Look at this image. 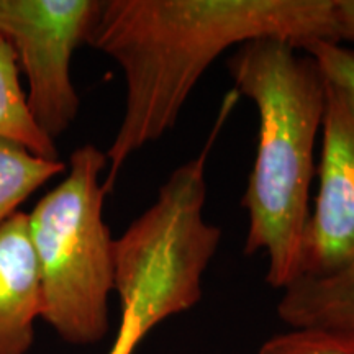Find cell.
<instances>
[{
  "mask_svg": "<svg viewBox=\"0 0 354 354\" xmlns=\"http://www.w3.org/2000/svg\"><path fill=\"white\" fill-rule=\"evenodd\" d=\"M353 338H354V335H353Z\"/></svg>",
  "mask_w": 354,
  "mask_h": 354,
  "instance_id": "cell-14",
  "label": "cell"
},
{
  "mask_svg": "<svg viewBox=\"0 0 354 354\" xmlns=\"http://www.w3.org/2000/svg\"><path fill=\"white\" fill-rule=\"evenodd\" d=\"M100 8L102 0H0V35L28 81L26 105L55 143L79 113L71 59L88 43Z\"/></svg>",
  "mask_w": 354,
  "mask_h": 354,
  "instance_id": "cell-4",
  "label": "cell"
},
{
  "mask_svg": "<svg viewBox=\"0 0 354 354\" xmlns=\"http://www.w3.org/2000/svg\"><path fill=\"white\" fill-rule=\"evenodd\" d=\"M227 66L234 91L259 117L258 151L241 198L250 216L245 254L264 251L266 281L284 290L300 274L326 77L312 56L272 38L240 44Z\"/></svg>",
  "mask_w": 354,
  "mask_h": 354,
  "instance_id": "cell-2",
  "label": "cell"
},
{
  "mask_svg": "<svg viewBox=\"0 0 354 354\" xmlns=\"http://www.w3.org/2000/svg\"><path fill=\"white\" fill-rule=\"evenodd\" d=\"M279 317L292 328L354 335V263L333 276L297 279L284 289Z\"/></svg>",
  "mask_w": 354,
  "mask_h": 354,
  "instance_id": "cell-7",
  "label": "cell"
},
{
  "mask_svg": "<svg viewBox=\"0 0 354 354\" xmlns=\"http://www.w3.org/2000/svg\"><path fill=\"white\" fill-rule=\"evenodd\" d=\"M317 61L323 76L354 94V51L339 43L317 41L304 48Z\"/></svg>",
  "mask_w": 354,
  "mask_h": 354,
  "instance_id": "cell-11",
  "label": "cell"
},
{
  "mask_svg": "<svg viewBox=\"0 0 354 354\" xmlns=\"http://www.w3.org/2000/svg\"><path fill=\"white\" fill-rule=\"evenodd\" d=\"M263 38L297 50L339 43L335 0H102L87 44L118 63L127 82L125 113L105 153V190L133 154L176 127L215 59Z\"/></svg>",
  "mask_w": 354,
  "mask_h": 354,
  "instance_id": "cell-1",
  "label": "cell"
},
{
  "mask_svg": "<svg viewBox=\"0 0 354 354\" xmlns=\"http://www.w3.org/2000/svg\"><path fill=\"white\" fill-rule=\"evenodd\" d=\"M338 41H354V0H335Z\"/></svg>",
  "mask_w": 354,
  "mask_h": 354,
  "instance_id": "cell-13",
  "label": "cell"
},
{
  "mask_svg": "<svg viewBox=\"0 0 354 354\" xmlns=\"http://www.w3.org/2000/svg\"><path fill=\"white\" fill-rule=\"evenodd\" d=\"M317 171L320 185L299 279L333 276L354 263V94L328 79Z\"/></svg>",
  "mask_w": 354,
  "mask_h": 354,
  "instance_id": "cell-5",
  "label": "cell"
},
{
  "mask_svg": "<svg viewBox=\"0 0 354 354\" xmlns=\"http://www.w3.org/2000/svg\"><path fill=\"white\" fill-rule=\"evenodd\" d=\"M68 169L61 159L39 158L13 141L0 140V223L33 192Z\"/></svg>",
  "mask_w": 354,
  "mask_h": 354,
  "instance_id": "cell-9",
  "label": "cell"
},
{
  "mask_svg": "<svg viewBox=\"0 0 354 354\" xmlns=\"http://www.w3.org/2000/svg\"><path fill=\"white\" fill-rule=\"evenodd\" d=\"M146 335L148 333H145V330L138 323L128 317H122L120 328H118L117 338H115L109 354H133Z\"/></svg>",
  "mask_w": 354,
  "mask_h": 354,
  "instance_id": "cell-12",
  "label": "cell"
},
{
  "mask_svg": "<svg viewBox=\"0 0 354 354\" xmlns=\"http://www.w3.org/2000/svg\"><path fill=\"white\" fill-rule=\"evenodd\" d=\"M0 140L13 141L39 158L59 159L57 146L35 123L20 84V68L10 43L0 35Z\"/></svg>",
  "mask_w": 354,
  "mask_h": 354,
  "instance_id": "cell-8",
  "label": "cell"
},
{
  "mask_svg": "<svg viewBox=\"0 0 354 354\" xmlns=\"http://www.w3.org/2000/svg\"><path fill=\"white\" fill-rule=\"evenodd\" d=\"M41 318V284L30 240L28 215L0 223V354H26Z\"/></svg>",
  "mask_w": 354,
  "mask_h": 354,
  "instance_id": "cell-6",
  "label": "cell"
},
{
  "mask_svg": "<svg viewBox=\"0 0 354 354\" xmlns=\"http://www.w3.org/2000/svg\"><path fill=\"white\" fill-rule=\"evenodd\" d=\"M107 156L94 145L71 154L64 179L28 214L41 284V318L64 342L92 344L109 331L115 240L104 221Z\"/></svg>",
  "mask_w": 354,
  "mask_h": 354,
  "instance_id": "cell-3",
  "label": "cell"
},
{
  "mask_svg": "<svg viewBox=\"0 0 354 354\" xmlns=\"http://www.w3.org/2000/svg\"><path fill=\"white\" fill-rule=\"evenodd\" d=\"M258 354H354V338L325 330L294 328L269 338Z\"/></svg>",
  "mask_w": 354,
  "mask_h": 354,
  "instance_id": "cell-10",
  "label": "cell"
}]
</instances>
